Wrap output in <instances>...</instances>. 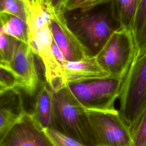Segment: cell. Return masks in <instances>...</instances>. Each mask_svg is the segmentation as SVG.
<instances>
[{"instance_id": "30bf717a", "label": "cell", "mask_w": 146, "mask_h": 146, "mask_svg": "<svg viewBox=\"0 0 146 146\" xmlns=\"http://www.w3.org/2000/svg\"><path fill=\"white\" fill-rule=\"evenodd\" d=\"M34 55L28 44L21 42L13 60L9 64L21 80V89L30 96L35 94L39 84Z\"/></svg>"}, {"instance_id": "9a60e30c", "label": "cell", "mask_w": 146, "mask_h": 146, "mask_svg": "<svg viewBox=\"0 0 146 146\" xmlns=\"http://www.w3.org/2000/svg\"><path fill=\"white\" fill-rule=\"evenodd\" d=\"M0 33L11 36L19 42L28 44L29 28L26 22L7 13H0Z\"/></svg>"}, {"instance_id": "7402d4cb", "label": "cell", "mask_w": 146, "mask_h": 146, "mask_svg": "<svg viewBox=\"0 0 146 146\" xmlns=\"http://www.w3.org/2000/svg\"><path fill=\"white\" fill-rule=\"evenodd\" d=\"M43 5L48 13L62 14L66 10L68 0H42Z\"/></svg>"}, {"instance_id": "8992f818", "label": "cell", "mask_w": 146, "mask_h": 146, "mask_svg": "<svg viewBox=\"0 0 146 146\" xmlns=\"http://www.w3.org/2000/svg\"><path fill=\"white\" fill-rule=\"evenodd\" d=\"M135 52L131 31L123 28L112 35L95 58L100 67L111 76L124 78Z\"/></svg>"}, {"instance_id": "277c9868", "label": "cell", "mask_w": 146, "mask_h": 146, "mask_svg": "<svg viewBox=\"0 0 146 146\" xmlns=\"http://www.w3.org/2000/svg\"><path fill=\"white\" fill-rule=\"evenodd\" d=\"M124 78L110 76L67 84L78 102L86 110L113 111Z\"/></svg>"}, {"instance_id": "603a6c76", "label": "cell", "mask_w": 146, "mask_h": 146, "mask_svg": "<svg viewBox=\"0 0 146 146\" xmlns=\"http://www.w3.org/2000/svg\"><path fill=\"white\" fill-rule=\"evenodd\" d=\"M108 0H68L66 10H71L92 7Z\"/></svg>"}, {"instance_id": "9c48e42d", "label": "cell", "mask_w": 146, "mask_h": 146, "mask_svg": "<svg viewBox=\"0 0 146 146\" xmlns=\"http://www.w3.org/2000/svg\"><path fill=\"white\" fill-rule=\"evenodd\" d=\"M49 14V27L53 39L67 61H76L88 56L66 23L63 13Z\"/></svg>"}, {"instance_id": "5b68a950", "label": "cell", "mask_w": 146, "mask_h": 146, "mask_svg": "<svg viewBox=\"0 0 146 146\" xmlns=\"http://www.w3.org/2000/svg\"><path fill=\"white\" fill-rule=\"evenodd\" d=\"M28 44L35 55L41 59L44 68L46 82L53 91L64 87L66 84L62 66L56 59L52 49L53 37L49 27V20L41 18L28 22Z\"/></svg>"}, {"instance_id": "4fadbf2b", "label": "cell", "mask_w": 146, "mask_h": 146, "mask_svg": "<svg viewBox=\"0 0 146 146\" xmlns=\"http://www.w3.org/2000/svg\"><path fill=\"white\" fill-rule=\"evenodd\" d=\"M31 115L43 128H58L53 91L45 82L38 91Z\"/></svg>"}, {"instance_id": "ac0fdd59", "label": "cell", "mask_w": 146, "mask_h": 146, "mask_svg": "<svg viewBox=\"0 0 146 146\" xmlns=\"http://www.w3.org/2000/svg\"><path fill=\"white\" fill-rule=\"evenodd\" d=\"M20 43L11 36L0 33L1 63L9 64L11 62Z\"/></svg>"}, {"instance_id": "d4e9b609", "label": "cell", "mask_w": 146, "mask_h": 146, "mask_svg": "<svg viewBox=\"0 0 146 146\" xmlns=\"http://www.w3.org/2000/svg\"><path fill=\"white\" fill-rule=\"evenodd\" d=\"M95 146H103V145H96Z\"/></svg>"}, {"instance_id": "7c38bea8", "label": "cell", "mask_w": 146, "mask_h": 146, "mask_svg": "<svg viewBox=\"0 0 146 146\" xmlns=\"http://www.w3.org/2000/svg\"><path fill=\"white\" fill-rule=\"evenodd\" d=\"M64 82L70 83L111 76L99 64L95 57L87 56L76 61H66L62 67Z\"/></svg>"}, {"instance_id": "5bb4252c", "label": "cell", "mask_w": 146, "mask_h": 146, "mask_svg": "<svg viewBox=\"0 0 146 146\" xmlns=\"http://www.w3.org/2000/svg\"><path fill=\"white\" fill-rule=\"evenodd\" d=\"M131 32L135 44L136 58L146 53V0H139Z\"/></svg>"}, {"instance_id": "d6986e66", "label": "cell", "mask_w": 146, "mask_h": 146, "mask_svg": "<svg viewBox=\"0 0 146 146\" xmlns=\"http://www.w3.org/2000/svg\"><path fill=\"white\" fill-rule=\"evenodd\" d=\"M21 82L15 72L9 64L1 63L0 64V92L6 90L20 88Z\"/></svg>"}, {"instance_id": "7a4b0ae2", "label": "cell", "mask_w": 146, "mask_h": 146, "mask_svg": "<svg viewBox=\"0 0 146 146\" xmlns=\"http://www.w3.org/2000/svg\"><path fill=\"white\" fill-rule=\"evenodd\" d=\"M57 129L87 146L97 144L86 110L78 102L66 85L53 91Z\"/></svg>"}, {"instance_id": "44dd1931", "label": "cell", "mask_w": 146, "mask_h": 146, "mask_svg": "<svg viewBox=\"0 0 146 146\" xmlns=\"http://www.w3.org/2000/svg\"><path fill=\"white\" fill-rule=\"evenodd\" d=\"M131 146H146V110L131 129Z\"/></svg>"}, {"instance_id": "3957f363", "label": "cell", "mask_w": 146, "mask_h": 146, "mask_svg": "<svg viewBox=\"0 0 146 146\" xmlns=\"http://www.w3.org/2000/svg\"><path fill=\"white\" fill-rule=\"evenodd\" d=\"M119 115L131 129L146 110V53L134 58L119 96Z\"/></svg>"}, {"instance_id": "6da1fadb", "label": "cell", "mask_w": 146, "mask_h": 146, "mask_svg": "<svg viewBox=\"0 0 146 146\" xmlns=\"http://www.w3.org/2000/svg\"><path fill=\"white\" fill-rule=\"evenodd\" d=\"M63 15L67 26L91 57L97 55L115 32L123 29L114 0L65 10Z\"/></svg>"}, {"instance_id": "ffe728a7", "label": "cell", "mask_w": 146, "mask_h": 146, "mask_svg": "<svg viewBox=\"0 0 146 146\" xmlns=\"http://www.w3.org/2000/svg\"><path fill=\"white\" fill-rule=\"evenodd\" d=\"M43 130L55 146H87L58 129L44 128Z\"/></svg>"}, {"instance_id": "ba28073f", "label": "cell", "mask_w": 146, "mask_h": 146, "mask_svg": "<svg viewBox=\"0 0 146 146\" xmlns=\"http://www.w3.org/2000/svg\"><path fill=\"white\" fill-rule=\"evenodd\" d=\"M0 146H55L34 119L26 114L0 138Z\"/></svg>"}, {"instance_id": "2e32d148", "label": "cell", "mask_w": 146, "mask_h": 146, "mask_svg": "<svg viewBox=\"0 0 146 146\" xmlns=\"http://www.w3.org/2000/svg\"><path fill=\"white\" fill-rule=\"evenodd\" d=\"M123 28L131 31L139 0H114Z\"/></svg>"}, {"instance_id": "e0dca14e", "label": "cell", "mask_w": 146, "mask_h": 146, "mask_svg": "<svg viewBox=\"0 0 146 146\" xmlns=\"http://www.w3.org/2000/svg\"><path fill=\"white\" fill-rule=\"evenodd\" d=\"M0 13L13 15L27 22L31 10L22 0H0Z\"/></svg>"}, {"instance_id": "cb8c5ba5", "label": "cell", "mask_w": 146, "mask_h": 146, "mask_svg": "<svg viewBox=\"0 0 146 146\" xmlns=\"http://www.w3.org/2000/svg\"><path fill=\"white\" fill-rule=\"evenodd\" d=\"M29 7L31 12L39 8L44 7L42 0H22Z\"/></svg>"}, {"instance_id": "8fae6325", "label": "cell", "mask_w": 146, "mask_h": 146, "mask_svg": "<svg viewBox=\"0 0 146 146\" xmlns=\"http://www.w3.org/2000/svg\"><path fill=\"white\" fill-rule=\"evenodd\" d=\"M26 113L23 98L18 88L0 92V138Z\"/></svg>"}, {"instance_id": "52a82bcc", "label": "cell", "mask_w": 146, "mask_h": 146, "mask_svg": "<svg viewBox=\"0 0 146 146\" xmlns=\"http://www.w3.org/2000/svg\"><path fill=\"white\" fill-rule=\"evenodd\" d=\"M86 111L98 145L131 146V129L123 120L118 110Z\"/></svg>"}]
</instances>
